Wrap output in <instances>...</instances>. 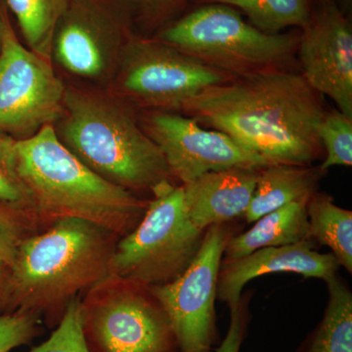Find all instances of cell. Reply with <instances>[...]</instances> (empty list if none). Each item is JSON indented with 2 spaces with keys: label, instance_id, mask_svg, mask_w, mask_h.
Here are the masks:
<instances>
[{
  "label": "cell",
  "instance_id": "20",
  "mask_svg": "<svg viewBox=\"0 0 352 352\" xmlns=\"http://www.w3.org/2000/svg\"><path fill=\"white\" fill-rule=\"evenodd\" d=\"M242 11L250 24L266 34H281L289 27L305 28L312 16L309 0H198Z\"/></svg>",
  "mask_w": 352,
  "mask_h": 352
},
{
  "label": "cell",
  "instance_id": "30",
  "mask_svg": "<svg viewBox=\"0 0 352 352\" xmlns=\"http://www.w3.org/2000/svg\"><path fill=\"white\" fill-rule=\"evenodd\" d=\"M4 21H6V17H3V16L0 14V45H1L2 32H3Z\"/></svg>",
  "mask_w": 352,
  "mask_h": 352
},
{
  "label": "cell",
  "instance_id": "28",
  "mask_svg": "<svg viewBox=\"0 0 352 352\" xmlns=\"http://www.w3.org/2000/svg\"><path fill=\"white\" fill-rule=\"evenodd\" d=\"M180 1H183V0H151L143 8L147 9L150 12H159V11L176 6Z\"/></svg>",
  "mask_w": 352,
  "mask_h": 352
},
{
  "label": "cell",
  "instance_id": "29",
  "mask_svg": "<svg viewBox=\"0 0 352 352\" xmlns=\"http://www.w3.org/2000/svg\"><path fill=\"white\" fill-rule=\"evenodd\" d=\"M9 272H10V264L0 256V302H1L2 296L6 291Z\"/></svg>",
  "mask_w": 352,
  "mask_h": 352
},
{
  "label": "cell",
  "instance_id": "18",
  "mask_svg": "<svg viewBox=\"0 0 352 352\" xmlns=\"http://www.w3.org/2000/svg\"><path fill=\"white\" fill-rule=\"evenodd\" d=\"M310 238L331 250L340 266L352 273V212L339 207L326 193H315L307 204Z\"/></svg>",
  "mask_w": 352,
  "mask_h": 352
},
{
  "label": "cell",
  "instance_id": "15",
  "mask_svg": "<svg viewBox=\"0 0 352 352\" xmlns=\"http://www.w3.org/2000/svg\"><path fill=\"white\" fill-rule=\"evenodd\" d=\"M259 170L210 171L182 185L185 208L201 230L244 217L256 188Z\"/></svg>",
  "mask_w": 352,
  "mask_h": 352
},
{
  "label": "cell",
  "instance_id": "9",
  "mask_svg": "<svg viewBox=\"0 0 352 352\" xmlns=\"http://www.w3.org/2000/svg\"><path fill=\"white\" fill-rule=\"evenodd\" d=\"M66 88L52 60L23 45L6 18L0 45V133L21 141L53 126L63 113Z\"/></svg>",
  "mask_w": 352,
  "mask_h": 352
},
{
  "label": "cell",
  "instance_id": "16",
  "mask_svg": "<svg viewBox=\"0 0 352 352\" xmlns=\"http://www.w3.org/2000/svg\"><path fill=\"white\" fill-rule=\"evenodd\" d=\"M325 171L320 166L270 164L261 168L251 203L244 215L248 223L293 201L316 193Z\"/></svg>",
  "mask_w": 352,
  "mask_h": 352
},
{
  "label": "cell",
  "instance_id": "1",
  "mask_svg": "<svg viewBox=\"0 0 352 352\" xmlns=\"http://www.w3.org/2000/svg\"><path fill=\"white\" fill-rule=\"evenodd\" d=\"M200 126L227 134L270 164L310 166L323 153L322 95L302 74L264 69L212 85L183 105Z\"/></svg>",
  "mask_w": 352,
  "mask_h": 352
},
{
  "label": "cell",
  "instance_id": "5",
  "mask_svg": "<svg viewBox=\"0 0 352 352\" xmlns=\"http://www.w3.org/2000/svg\"><path fill=\"white\" fill-rule=\"evenodd\" d=\"M157 39L235 78L283 68L298 43L289 34H264L236 9L219 3L204 4Z\"/></svg>",
  "mask_w": 352,
  "mask_h": 352
},
{
  "label": "cell",
  "instance_id": "31",
  "mask_svg": "<svg viewBox=\"0 0 352 352\" xmlns=\"http://www.w3.org/2000/svg\"><path fill=\"white\" fill-rule=\"evenodd\" d=\"M126 1L133 2V3L140 4L141 6L144 7L151 0H126Z\"/></svg>",
  "mask_w": 352,
  "mask_h": 352
},
{
  "label": "cell",
  "instance_id": "12",
  "mask_svg": "<svg viewBox=\"0 0 352 352\" xmlns=\"http://www.w3.org/2000/svg\"><path fill=\"white\" fill-rule=\"evenodd\" d=\"M140 124L161 150L171 176L182 184L210 171L268 166L223 132L206 129L179 113L148 110Z\"/></svg>",
  "mask_w": 352,
  "mask_h": 352
},
{
  "label": "cell",
  "instance_id": "23",
  "mask_svg": "<svg viewBox=\"0 0 352 352\" xmlns=\"http://www.w3.org/2000/svg\"><path fill=\"white\" fill-rule=\"evenodd\" d=\"M16 142L0 133V204L34 217L31 195L18 170Z\"/></svg>",
  "mask_w": 352,
  "mask_h": 352
},
{
  "label": "cell",
  "instance_id": "7",
  "mask_svg": "<svg viewBox=\"0 0 352 352\" xmlns=\"http://www.w3.org/2000/svg\"><path fill=\"white\" fill-rule=\"evenodd\" d=\"M80 319L89 352H179L150 287L112 273L80 296Z\"/></svg>",
  "mask_w": 352,
  "mask_h": 352
},
{
  "label": "cell",
  "instance_id": "13",
  "mask_svg": "<svg viewBox=\"0 0 352 352\" xmlns=\"http://www.w3.org/2000/svg\"><path fill=\"white\" fill-rule=\"evenodd\" d=\"M298 44L308 85L352 118L351 25L335 2L327 0L312 13Z\"/></svg>",
  "mask_w": 352,
  "mask_h": 352
},
{
  "label": "cell",
  "instance_id": "19",
  "mask_svg": "<svg viewBox=\"0 0 352 352\" xmlns=\"http://www.w3.org/2000/svg\"><path fill=\"white\" fill-rule=\"evenodd\" d=\"M329 302L323 318L298 352H352V294L336 275L326 282Z\"/></svg>",
  "mask_w": 352,
  "mask_h": 352
},
{
  "label": "cell",
  "instance_id": "17",
  "mask_svg": "<svg viewBox=\"0 0 352 352\" xmlns=\"http://www.w3.org/2000/svg\"><path fill=\"white\" fill-rule=\"evenodd\" d=\"M309 199L293 201L264 214L249 230L233 235L227 243L222 261H235L263 248L282 247L311 239L307 212Z\"/></svg>",
  "mask_w": 352,
  "mask_h": 352
},
{
  "label": "cell",
  "instance_id": "4",
  "mask_svg": "<svg viewBox=\"0 0 352 352\" xmlns=\"http://www.w3.org/2000/svg\"><path fill=\"white\" fill-rule=\"evenodd\" d=\"M53 127L74 156L113 184L134 193L173 182L131 106L111 92L67 85L63 113Z\"/></svg>",
  "mask_w": 352,
  "mask_h": 352
},
{
  "label": "cell",
  "instance_id": "27",
  "mask_svg": "<svg viewBox=\"0 0 352 352\" xmlns=\"http://www.w3.org/2000/svg\"><path fill=\"white\" fill-rule=\"evenodd\" d=\"M230 307V324L226 339L217 352H240L241 346L247 333L249 323V296H241L237 302Z\"/></svg>",
  "mask_w": 352,
  "mask_h": 352
},
{
  "label": "cell",
  "instance_id": "6",
  "mask_svg": "<svg viewBox=\"0 0 352 352\" xmlns=\"http://www.w3.org/2000/svg\"><path fill=\"white\" fill-rule=\"evenodd\" d=\"M151 193L138 226L118 241L109 272L148 287L179 277L195 258L206 232L189 219L182 185L164 182Z\"/></svg>",
  "mask_w": 352,
  "mask_h": 352
},
{
  "label": "cell",
  "instance_id": "3",
  "mask_svg": "<svg viewBox=\"0 0 352 352\" xmlns=\"http://www.w3.org/2000/svg\"><path fill=\"white\" fill-rule=\"evenodd\" d=\"M16 151L39 228L60 219H78L120 239L138 226L147 210L149 201L103 179L74 156L51 124L31 138L17 141Z\"/></svg>",
  "mask_w": 352,
  "mask_h": 352
},
{
  "label": "cell",
  "instance_id": "22",
  "mask_svg": "<svg viewBox=\"0 0 352 352\" xmlns=\"http://www.w3.org/2000/svg\"><path fill=\"white\" fill-rule=\"evenodd\" d=\"M318 136L325 161L323 171L333 166H352V118L339 110L326 111L318 126Z\"/></svg>",
  "mask_w": 352,
  "mask_h": 352
},
{
  "label": "cell",
  "instance_id": "2",
  "mask_svg": "<svg viewBox=\"0 0 352 352\" xmlns=\"http://www.w3.org/2000/svg\"><path fill=\"white\" fill-rule=\"evenodd\" d=\"M120 238L101 226L63 219L21 243L0 314H27L55 328L69 303L110 272Z\"/></svg>",
  "mask_w": 352,
  "mask_h": 352
},
{
  "label": "cell",
  "instance_id": "8",
  "mask_svg": "<svg viewBox=\"0 0 352 352\" xmlns=\"http://www.w3.org/2000/svg\"><path fill=\"white\" fill-rule=\"evenodd\" d=\"M234 78L159 39L131 34L108 91L131 106L175 112L205 88Z\"/></svg>",
  "mask_w": 352,
  "mask_h": 352
},
{
  "label": "cell",
  "instance_id": "24",
  "mask_svg": "<svg viewBox=\"0 0 352 352\" xmlns=\"http://www.w3.org/2000/svg\"><path fill=\"white\" fill-rule=\"evenodd\" d=\"M28 352H89L82 333L80 298L69 303L50 339Z\"/></svg>",
  "mask_w": 352,
  "mask_h": 352
},
{
  "label": "cell",
  "instance_id": "11",
  "mask_svg": "<svg viewBox=\"0 0 352 352\" xmlns=\"http://www.w3.org/2000/svg\"><path fill=\"white\" fill-rule=\"evenodd\" d=\"M131 36L111 0H69L53 34L51 60L69 75L109 87Z\"/></svg>",
  "mask_w": 352,
  "mask_h": 352
},
{
  "label": "cell",
  "instance_id": "21",
  "mask_svg": "<svg viewBox=\"0 0 352 352\" xmlns=\"http://www.w3.org/2000/svg\"><path fill=\"white\" fill-rule=\"evenodd\" d=\"M69 0H6L28 47L51 59L55 28Z\"/></svg>",
  "mask_w": 352,
  "mask_h": 352
},
{
  "label": "cell",
  "instance_id": "25",
  "mask_svg": "<svg viewBox=\"0 0 352 352\" xmlns=\"http://www.w3.org/2000/svg\"><path fill=\"white\" fill-rule=\"evenodd\" d=\"M38 228L31 214L0 204V256L11 266L21 243Z\"/></svg>",
  "mask_w": 352,
  "mask_h": 352
},
{
  "label": "cell",
  "instance_id": "14",
  "mask_svg": "<svg viewBox=\"0 0 352 352\" xmlns=\"http://www.w3.org/2000/svg\"><path fill=\"white\" fill-rule=\"evenodd\" d=\"M340 264L332 252L320 254L312 239L298 244L268 247L235 261H222L217 280V298L228 305L237 302L245 285L272 273H295L327 282L338 274Z\"/></svg>",
  "mask_w": 352,
  "mask_h": 352
},
{
  "label": "cell",
  "instance_id": "26",
  "mask_svg": "<svg viewBox=\"0 0 352 352\" xmlns=\"http://www.w3.org/2000/svg\"><path fill=\"white\" fill-rule=\"evenodd\" d=\"M38 317L27 314H0V352L30 344L43 333Z\"/></svg>",
  "mask_w": 352,
  "mask_h": 352
},
{
  "label": "cell",
  "instance_id": "10",
  "mask_svg": "<svg viewBox=\"0 0 352 352\" xmlns=\"http://www.w3.org/2000/svg\"><path fill=\"white\" fill-rule=\"evenodd\" d=\"M232 236L228 223L208 227L187 270L170 283L150 287L170 318L179 352H212L217 344V280L224 250Z\"/></svg>",
  "mask_w": 352,
  "mask_h": 352
}]
</instances>
